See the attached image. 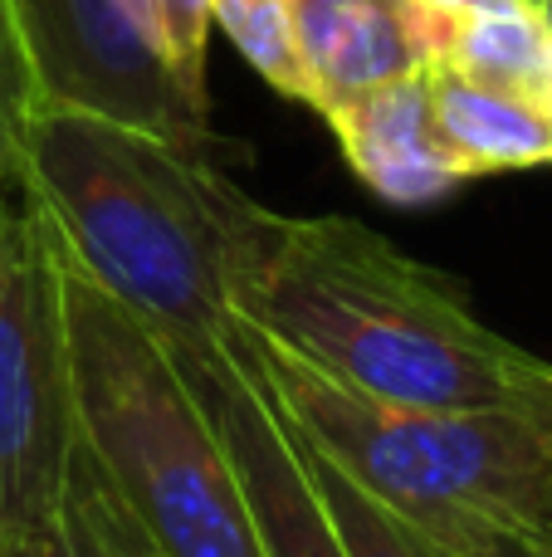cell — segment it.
Instances as JSON below:
<instances>
[{"label":"cell","instance_id":"6da1fadb","mask_svg":"<svg viewBox=\"0 0 552 557\" xmlns=\"http://www.w3.org/2000/svg\"><path fill=\"white\" fill-rule=\"evenodd\" d=\"M235 313L338 382L397 406H552V362L509 343L455 278L352 215L254 206Z\"/></svg>","mask_w":552,"mask_h":557},{"label":"cell","instance_id":"7a4b0ae2","mask_svg":"<svg viewBox=\"0 0 552 557\" xmlns=\"http://www.w3.org/2000/svg\"><path fill=\"white\" fill-rule=\"evenodd\" d=\"M15 191L68 260L172 352L221 357L230 347L240 327L235 260L260 201L225 182L205 152L88 108L39 103Z\"/></svg>","mask_w":552,"mask_h":557},{"label":"cell","instance_id":"3957f363","mask_svg":"<svg viewBox=\"0 0 552 557\" xmlns=\"http://www.w3.org/2000/svg\"><path fill=\"white\" fill-rule=\"evenodd\" d=\"M54 260L78 441L103 484L162 557H264L235 465L186 362L78 270L59 240Z\"/></svg>","mask_w":552,"mask_h":557},{"label":"cell","instance_id":"277c9868","mask_svg":"<svg viewBox=\"0 0 552 557\" xmlns=\"http://www.w3.org/2000/svg\"><path fill=\"white\" fill-rule=\"evenodd\" d=\"M230 347L293 431L426 529L436 548L494 523L552 519V406H397L250 323L235 327Z\"/></svg>","mask_w":552,"mask_h":557},{"label":"cell","instance_id":"5b68a950","mask_svg":"<svg viewBox=\"0 0 552 557\" xmlns=\"http://www.w3.org/2000/svg\"><path fill=\"white\" fill-rule=\"evenodd\" d=\"M78 455L64 304L49 225L0 191V557L39 543Z\"/></svg>","mask_w":552,"mask_h":557},{"label":"cell","instance_id":"8992f818","mask_svg":"<svg viewBox=\"0 0 552 557\" xmlns=\"http://www.w3.org/2000/svg\"><path fill=\"white\" fill-rule=\"evenodd\" d=\"M45 103L133 123L181 152H205L211 123L166 69L142 0H10Z\"/></svg>","mask_w":552,"mask_h":557},{"label":"cell","instance_id":"52a82bcc","mask_svg":"<svg viewBox=\"0 0 552 557\" xmlns=\"http://www.w3.org/2000/svg\"><path fill=\"white\" fill-rule=\"evenodd\" d=\"M181 362L225 441L264 557H348L309 470H303L289 421L269 401V392L254 382L250 367L235 357V347H225L221 357H181Z\"/></svg>","mask_w":552,"mask_h":557},{"label":"cell","instance_id":"ba28073f","mask_svg":"<svg viewBox=\"0 0 552 557\" xmlns=\"http://www.w3.org/2000/svg\"><path fill=\"white\" fill-rule=\"evenodd\" d=\"M323 123L333 127L362 186L391 206H430L469 182L436 133L426 69L338 98L323 108Z\"/></svg>","mask_w":552,"mask_h":557},{"label":"cell","instance_id":"9c48e42d","mask_svg":"<svg viewBox=\"0 0 552 557\" xmlns=\"http://www.w3.org/2000/svg\"><path fill=\"white\" fill-rule=\"evenodd\" d=\"M446 10L426 0H293V29L309 74V108H328L372 84L426 69L440 49Z\"/></svg>","mask_w":552,"mask_h":557},{"label":"cell","instance_id":"30bf717a","mask_svg":"<svg viewBox=\"0 0 552 557\" xmlns=\"http://www.w3.org/2000/svg\"><path fill=\"white\" fill-rule=\"evenodd\" d=\"M426 84L436 133L469 182L524 172V166H552V113L538 98L465 78L440 59L426 64Z\"/></svg>","mask_w":552,"mask_h":557},{"label":"cell","instance_id":"8fae6325","mask_svg":"<svg viewBox=\"0 0 552 557\" xmlns=\"http://www.w3.org/2000/svg\"><path fill=\"white\" fill-rule=\"evenodd\" d=\"M548 45L552 25L543 5H534V0H485V5L469 10H450L446 25H440L436 59L455 74L479 78V84L538 98Z\"/></svg>","mask_w":552,"mask_h":557},{"label":"cell","instance_id":"7c38bea8","mask_svg":"<svg viewBox=\"0 0 552 557\" xmlns=\"http://www.w3.org/2000/svg\"><path fill=\"white\" fill-rule=\"evenodd\" d=\"M293 441H299L303 470H309L313 490H318L323 509H328V519H333V533H338V543L348 557H446L426 529H416L406 513L381 504L367 484L352 480V474L342 470L328 450H318L309 435L293 431Z\"/></svg>","mask_w":552,"mask_h":557},{"label":"cell","instance_id":"4fadbf2b","mask_svg":"<svg viewBox=\"0 0 552 557\" xmlns=\"http://www.w3.org/2000/svg\"><path fill=\"white\" fill-rule=\"evenodd\" d=\"M20 557H156V548L137 529L133 513L123 509V499L103 484V474L93 470V460L84 455V441H78L54 523Z\"/></svg>","mask_w":552,"mask_h":557},{"label":"cell","instance_id":"5bb4252c","mask_svg":"<svg viewBox=\"0 0 552 557\" xmlns=\"http://www.w3.org/2000/svg\"><path fill=\"white\" fill-rule=\"evenodd\" d=\"M215 25L250 59V69L284 98L309 103V74L293 29V0H211Z\"/></svg>","mask_w":552,"mask_h":557},{"label":"cell","instance_id":"9a60e30c","mask_svg":"<svg viewBox=\"0 0 552 557\" xmlns=\"http://www.w3.org/2000/svg\"><path fill=\"white\" fill-rule=\"evenodd\" d=\"M45 103L35 84L25 35H20L15 5L0 0V191L20 186V152H25V127L35 108Z\"/></svg>","mask_w":552,"mask_h":557},{"label":"cell","instance_id":"2e32d148","mask_svg":"<svg viewBox=\"0 0 552 557\" xmlns=\"http://www.w3.org/2000/svg\"><path fill=\"white\" fill-rule=\"evenodd\" d=\"M142 5L176 84L196 103H205V45H211V25H215L211 0H142Z\"/></svg>","mask_w":552,"mask_h":557},{"label":"cell","instance_id":"e0dca14e","mask_svg":"<svg viewBox=\"0 0 552 557\" xmlns=\"http://www.w3.org/2000/svg\"><path fill=\"white\" fill-rule=\"evenodd\" d=\"M440 553L446 557H552V519L494 523V529H479Z\"/></svg>","mask_w":552,"mask_h":557},{"label":"cell","instance_id":"ac0fdd59","mask_svg":"<svg viewBox=\"0 0 552 557\" xmlns=\"http://www.w3.org/2000/svg\"><path fill=\"white\" fill-rule=\"evenodd\" d=\"M538 103L552 113V45H548V64H543V84H538Z\"/></svg>","mask_w":552,"mask_h":557},{"label":"cell","instance_id":"d6986e66","mask_svg":"<svg viewBox=\"0 0 552 557\" xmlns=\"http://www.w3.org/2000/svg\"><path fill=\"white\" fill-rule=\"evenodd\" d=\"M426 5H430V10H446V15H450V10H469V5H485V0H426ZM534 5H543V0H534Z\"/></svg>","mask_w":552,"mask_h":557},{"label":"cell","instance_id":"ffe728a7","mask_svg":"<svg viewBox=\"0 0 552 557\" xmlns=\"http://www.w3.org/2000/svg\"><path fill=\"white\" fill-rule=\"evenodd\" d=\"M543 15H548V25H552V0H543Z\"/></svg>","mask_w":552,"mask_h":557},{"label":"cell","instance_id":"44dd1931","mask_svg":"<svg viewBox=\"0 0 552 557\" xmlns=\"http://www.w3.org/2000/svg\"><path fill=\"white\" fill-rule=\"evenodd\" d=\"M156 557H162V553H156Z\"/></svg>","mask_w":552,"mask_h":557}]
</instances>
